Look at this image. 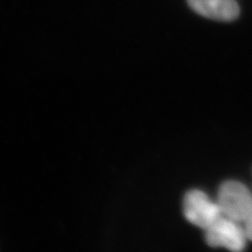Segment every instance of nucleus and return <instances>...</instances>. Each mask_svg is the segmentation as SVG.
Segmentation results:
<instances>
[{
    "label": "nucleus",
    "instance_id": "nucleus-4",
    "mask_svg": "<svg viewBox=\"0 0 252 252\" xmlns=\"http://www.w3.org/2000/svg\"><path fill=\"white\" fill-rule=\"evenodd\" d=\"M187 2L197 14L219 22H232L240 13L235 0H187Z\"/></svg>",
    "mask_w": 252,
    "mask_h": 252
},
{
    "label": "nucleus",
    "instance_id": "nucleus-1",
    "mask_svg": "<svg viewBox=\"0 0 252 252\" xmlns=\"http://www.w3.org/2000/svg\"><path fill=\"white\" fill-rule=\"evenodd\" d=\"M218 204L229 219L244 221L252 209V194L240 182L226 181L220 187Z\"/></svg>",
    "mask_w": 252,
    "mask_h": 252
},
{
    "label": "nucleus",
    "instance_id": "nucleus-2",
    "mask_svg": "<svg viewBox=\"0 0 252 252\" xmlns=\"http://www.w3.org/2000/svg\"><path fill=\"white\" fill-rule=\"evenodd\" d=\"M183 210L189 221L204 229L221 217L219 204L212 202L206 193L197 189L186 193L184 197Z\"/></svg>",
    "mask_w": 252,
    "mask_h": 252
},
{
    "label": "nucleus",
    "instance_id": "nucleus-5",
    "mask_svg": "<svg viewBox=\"0 0 252 252\" xmlns=\"http://www.w3.org/2000/svg\"><path fill=\"white\" fill-rule=\"evenodd\" d=\"M244 221L246 223L245 233L247 238L252 241V209Z\"/></svg>",
    "mask_w": 252,
    "mask_h": 252
},
{
    "label": "nucleus",
    "instance_id": "nucleus-3",
    "mask_svg": "<svg viewBox=\"0 0 252 252\" xmlns=\"http://www.w3.org/2000/svg\"><path fill=\"white\" fill-rule=\"evenodd\" d=\"M206 230L205 239L210 247H223L233 252H242L245 248V230L233 220L220 217Z\"/></svg>",
    "mask_w": 252,
    "mask_h": 252
}]
</instances>
